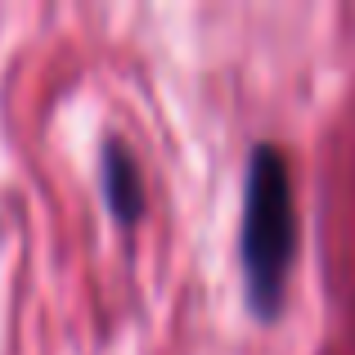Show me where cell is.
<instances>
[{
    "mask_svg": "<svg viewBox=\"0 0 355 355\" xmlns=\"http://www.w3.org/2000/svg\"><path fill=\"white\" fill-rule=\"evenodd\" d=\"M297 252V198L293 166L284 144L257 139L243 171V225H239V266L257 311H279L284 279Z\"/></svg>",
    "mask_w": 355,
    "mask_h": 355,
    "instance_id": "1",
    "label": "cell"
},
{
    "mask_svg": "<svg viewBox=\"0 0 355 355\" xmlns=\"http://www.w3.org/2000/svg\"><path fill=\"white\" fill-rule=\"evenodd\" d=\"M99 180L113 202L117 216H139L144 207V175H139V157L121 135H108L99 148Z\"/></svg>",
    "mask_w": 355,
    "mask_h": 355,
    "instance_id": "2",
    "label": "cell"
}]
</instances>
